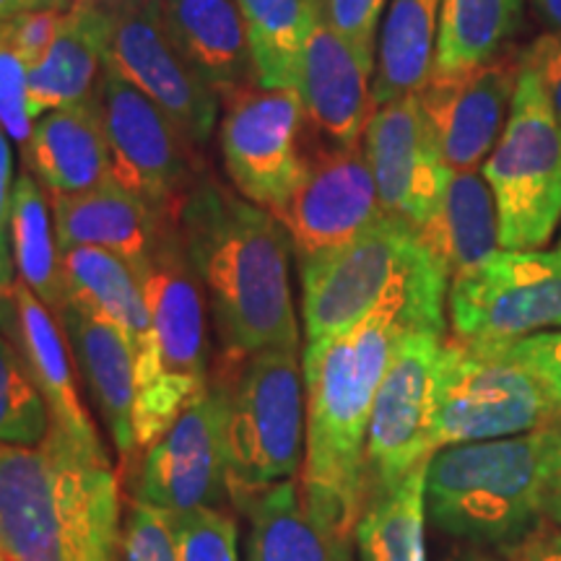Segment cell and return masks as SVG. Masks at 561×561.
<instances>
[{
  "label": "cell",
  "instance_id": "24",
  "mask_svg": "<svg viewBox=\"0 0 561 561\" xmlns=\"http://www.w3.org/2000/svg\"><path fill=\"white\" fill-rule=\"evenodd\" d=\"M110 30V9L73 0L50 50L30 68L32 121L94 100L96 79L107 68Z\"/></svg>",
  "mask_w": 561,
  "mask_h": 561
},
{
  "label": "cell",
  "instance_id": "34",
  "mask_svg": "<svg viewBox=\"0 0 561 561\" xmlns=\"http://www.w3.org/2000/svg\"><path fill=\"white\" fill-rule=\"evenodd\" d=\"M45 398L13 343L0 333V445L34 447L50 432Z\"/></svg>",
  "mask_w": 561,
  "mask_h": 561
},
{
  "label": "cell",
  "instance_id": "13",
  "mask_svg": "<svg viewBox=\"0 0 561 561\" xmlns=\"http://www.w3.org/2000/svg\"><path fill=\"white\" fill-rule=\"evenodd\" d=\"M445 335L405 333L377 388L367 430V500L398 486L434 455V385Z\"/></svg>",
  "mask_w": 561,
  "mask_h": 561
},
{
  "label": "cell",
  "instance_id": "18",
  "mask_svg": "<svg viewBox=\"0 0 561 561\" xmlns=\"http://www.w3.org/2000/svg\"><path fill=\"white\" fill-rule=\"evenodd\" d=\"M364 153L385 214L424 227L439 206L450 170L439 157L419 94L375 110L364 130Z\"/></svg>",
  "mask_w": 561,
  "mask_h": 561
},
{
  "label": "cell",
  "instance_id": "42",
  "mask_svg": "<svg viewBox=\"0 0 561 561\" xmlns=\"http://www.w3.org/2000/svg\"><path fill=\"white\" fill-rule=\"evenodd\" d=\"M520 66L533 70L536 79L541 81L551 110L557 112L561 123V34H549V37L533 42L520 55Z\"/></svg>",
  "mask_w": 561,
  "mask_h": 561
},
{
  "label": "cell",
  "instance_id": "16",
  "mask_svg": "<svg viewBox=\"0 0 561 561\" xmlns=\"http://www.w3.org/2000/svg\"><path fill=\"white\" fill-rule=\"evenodd\" d=\"M286 229L297 263H307L367 231L385 214L364 146L320 149L289 201L271 210Z\"/></svg>",
  "mask_w": 561,
  "mask_h": 561
},
{
  "label": "cell",
  "instance_id": "29",
  "mask_svg": "<svg viewBox=\"0 0 561 561\" xmlns=\"http://www.w3.org/2000/svg\"><path fill=\"white\" fill-rule=\"evenodd\" d=\"M439 13L442 0H390L371 81L375 107L419 94L430 83L437 66Z\"/></svg>",
  "mask_w": 561,
  "mask_h": 561
},
{
  "label": "cell",
  "instance_id": "43",
  "mask_svg": "<svg viewBox=\"0 0 561 561\" xmlns=\"http://www.w3.org/2000/svg\"><path fill=\"white\" fill-rule=\"evenodd\" d=\"M543 515L546 523L557 525V530H561V419L553 421V439L549 462H546Z\"/></svg>",
  "mask_w": 561,
  "mask_h": 561
},
{
  "label": "cell",
  "instance_id": "1",
  "mask_svg": "<svg viewBox=\"0 0 561 561\" xmlns=\"http://www.w3.org/2000/svg\"><path fill=\"white\" fill-rule=\"evenodd\" d=\"M445 312L392 299L346 333L307 341V447L299 479L312 507L346 536H354L367 504V430L377 388L403 335H445Z\"/></svg>",
  "mask_w": 561,
  "mask_h": 561
},
{
  "label": "cell",
  "instance_id": "33",
  "mask_svg": "<svg viewBox=\"0 0 561 561\" xmlns=\"http://www.w3.org/2000/svg\"><path fill=\"white\" fill-rule=\"evenodd\" d=\"M523 21V0H442L434 73L494 60Z\"/></svg>",
  "mask_w": 561,
  "mask_h": 561
},
{
  "label": "cell",
  "instance_id": "32",
  "mask_svg": "<svg viewBox=\"0 0 561 561\" xmlns=\"http://www.w3.org/2000/svg\"><path fill=\"white\" fill-rule=\"evenodd\" d=\"M426 466L364 504L354 528L362 561H426Z\"/></svg>",
  "mask_w": 561,
  "mask_h": 561
},
{
  "label": "cell",
  "instance_id": "39",
  "mask_svg": "<svg viewBox=\"0 0 561 561\" xmlns=\"http://www.w3.org/2000/svg\"><path fill=\"white\" fill-rule=\"evenodd\" d=\"M320 3L325 24L364 50H375L377 24L388 0H320Z\"/></svg>",
  "mask_w": 561,
  "mask_h": 561
},
{
  "label": "cell",
  "instance_id": "6",
  "mask_svg": "<svg viewBox=\"0 0 561 561\" xmlns=\"http://www.w3.org/2000/svg\"><path fill=\"white\" fill-rule=\"evenodd\" d=\"M138 273L149 301L151 339L136 359V462L138 453L210 388L206 301L182 248L178 216H167L161 224L157 248Z\"/></svg>",
  "mask_w": 561,
  "mask_h": 561
},
{
  "label": "cell",
  "instance_id": "5",
  "mask_svg": "<svg viewBox=\"0 0 561 561\" xmlns=\"http://www.w3.org/2000/svg\"><path fill=\"white\" fill-rule=\"evenodd\" d=\"M210 382L224 398L229 502L242 512L257 494L297 479L307 447V385L299 346L224 356Z\"/></svg>",
  "mask_w": 561,
  "mask_h": 561
},
{
  "label": "cell",
  "instance_id": "10",
  "mask_svg": "<svg viewBox=\"0 0 561 561\" xmlns=\"http://www.w3.org/2000/svg\"><path fill=\"white\" fill-rule=\"evenodd\" d=\"M453 335L510 343L561 328V250H500L447 289Z\"/></svg>",
  "mask_w": 561,
  "mask_h": 561
},
{
  "label": "cell",
  "instance_id": "7",
  "mask_svg": "<svg viewBox=\"0 0 561 561\" xmlns=\"http://www.w3.org/2000/svg\"><path fill=\"white\" fill-rule=\"evenodd\" d=\"M299 278L307 341L346 333L392 299L447 310L450 289L419 229L388 214L343 248L301 263Z\"/></svg>",
  "mask_w": 561,
  "mask_h": 561
},
{
  "label": "cell",
  "instance_id": "21",
  "mask_svg": "<svg viewBox=\"0 0 561 561\" xmlns=\"http://www.w3.org/2000/svg\"><path fill=\"white\" fill-rule=\"evenodd\" d=\"M58 320L91 392V401L100 409L104 426L121 453L123 473H128L136 466V434H133L138 396L136 351L128 335L100 314L66 305L58 312Z\"/></svg>",
  "mask_w": 561,
  "mask_h": 561
},
{
  "label": "cell",
  "instance_id": "30",
  "mask_svg": "<svg viewBox=\"0 0 561 561\" xmlns=\"http://www.w3.org/2000/svg\"><path fill=\"white\" fill-rule=\"evenodd\" d=\"M248 30L255 83L297 89L301 53L322 21L320 0H237Z\"/></svg>",
  "mask_w": 561,
  "mask_h": 561
},
{
  "label": "cell",
  "instance_id": "23",
  "mask_svg": "<svg viewBox=\"0 0 561 561\" xmlns=\"http://www.w3.org/2000/svg\"><path fill=\"white\" fill-rule=\"evenodd\" d=\"M53 216L60 250L102 248L136 268L151 257L167 219L115 180L79 195H53Z\"/></svg>",
  "mask_w": 561,
  "mask_h": 561
},
{
  "label": "cell",
  "instance_id": "36",
  "mask_svg": "<svg viewBox=\"0 0 561 561\" xmlns=\"http://www.w3.org/2000/svg\"><path fill=\"white\" fill-rule=\"evenodd\" d=\"M0 125L21 153H26L34 130L30 112V66L11 45L3 26H0Z\"/></svg>",
  "mask_w": 561,
  "mask_h": 561
},
{
  "label": "cell",
  "instance_id": "44",
  "mask_svg": "<svg viewBox=\"0 0 561 561\" xmlns=\"http://www.w3.org/2000/svg\"><path fill=\"white\" fill-rule=\"evenodd\" d=\"M73 0H0V26L9 24L11 19L21 16V13L42 11V9H58L68 11Z\"/></svg>",
  "mask_w": 561,
  "mask_h": 561
},
{
  "label": "cell",
  "instance_id": "28",
  "mask_svg": "<svg viewBox=\"0 0 561 561\" xmlns=\"http://www.w3.org/2000/svg\"><path fill=\"white\" fill-rule=\"evenodd\" d=\"M60 265L68 305L115 322L138 359L151 339V312L136 265L102 248L60 250Z\"/></svg>",
  "mask_w": 561,
  "mask_h": 561
},
{
  "label": "cell",
  "instance_id": "40",
  "mask_svg": "<svg viewBox=\"0 0 561 561\" xmlns=\"http://www.w3.org/2000/svg\"><path fill=\"white\" fill-rule=\"evenodd\" d=\"M68 11L58 9H42L21 13V16L11 19L9 24H3L5 34H9L11 45L16 47V53L26 60V66H34L42 55L50 50V45L58 37L62 24H66Z\"/></svg>",
  "mask_w": 561,
  "mask_h": 561
},
{
  "label": "cell",
  "instance_id": "50",
  "mask_svg": "<svg viewBox=\"0 0 561 561\" xmlns=\"http://www.w3.org/2000/svg\"><path fill=\"white\" fill-rule=\"evenodd\" d=\"M559 250H561V240H559Z\"/></svg>",
  "mask_w": 561,
  "mask_h": 561
},
{
  "label": "cell",
  "instance_id": "8",
  "mask_svg": "<svg viewBox=\"0 0 561 561\" xmlns=\"http://www.w3.org/2000/svg\"><path fill=\"white\" fill-rule=\"evenodd\" d=\"M561 419L541 382L502 343L445 339L434 385L432 447L528 434Z\"/></svg>",
  "mask_w": 561,
  "mask_h": 561
},
{
  "label": "cell",
  "instance_id": "14",
  "mask_svg": "<svg viewBox=\"0 0 561 561\" xmlns=\"http://www.w3.org/2000/svg\"><path fill=\"white\" fill-rule=\"evenodd\" d=\"M110 21L107 66L157 102L193 146L206 144L219 117V94L172 39L159 0L112 5Z\"/></svg>",
  "mask_w": 561,
  "mask_h": 561
},
{
  "label": "cell",
  "instance_id": "41",
  "mask_svg": "<svg viewBox=\"0 0 561 561\" xmlns=\"http://www.w3.org/2000/svg\"><path fill=\"white\" fill-rule=\"evenodd\" d=\"M13 153L11 138L5 136L3 125H0V318H3L13 284H16V265L11 255L9 240V221H11V198H13Z\"/></svg>",
  "mask_w": 561,
  "mask_h": 561
},
{
  "label": "cell",
  "instance_id": "27",
  "mask_svg": "<svg viewBox=\"0 0 561 561\" xmlns=\"http://www.w3.org/2000/svg\"><path fill=\"white\" fill-rule=\"evenodd\" d=\"M419 237L450 280L500 252V210L483 172L450 170L439 206Z\"/></svg>",
  "mask_w": 561,
  "mask_h": 561
},
{
  "label": "cell",
  "instance_id": "22",
  "mask_svg": "<svg viewBox=\"0 0 561 561\" xmlns=\"http://www.w3.org/2000/svg\"><path fill=\"white\" fill-rule=\"evenodd\" d=\"M244 561H354L351 538L312 507L301 479L280 481L242 510Z\"/></svg>",
  "mask_w": 561,
  "mask_h": 561
},
{
  "label": "cell",
  "instance_id": "9",
  "mask_svg": "<svg viewBox=\"0 0 561 561\" xmlns=\"http://www.w3.org/2000/svg\"><path fill=\"white\" fill-rule=\"evenodd\" d=\"M483 178L500 210L502 250H543L561 221V123L528 68Z\"/></svg>",
  "mask_w": 561,
  "mask_h": 561
},
{
  "label": "cell",
  "instance_id": "49",
  "mask_svg": "<svg viewBox=\"0 0 561 561\" xmlns=\"http://www.w3.org/2000/svg\"><path fill=\"white\" fill-rule=\"evenodd\" d=\"M0 561H9V559H5V553H3V549H0Z\"/></svg>",
  "mask_w": 561,
  "mask_h": 561
},
{
  "label": "cell",
  "instance_id": "47",
  "mask_svg": "<svg viewBox=\"0 0 561 561\" xmlns=\"http://www.w3.org/2000/svg\"><path fill=\"white\" fill-rule=\"evenodd\" d=\"M520 553H500V551H486V549H468V551H460L458 557H453L450 561H523Z\"/></svg>",
  "mask_w": 561,
  "mask_h": 561
},
{
  "label": "cell",
  "instance_id": "26",
  "mask_svg": "<svg viewBox=\"0 0 561 561\" xmlns=\"http://www.w3.org/2000/svg\"><path fill=\"white\" fill-rule=\"evenodd\" d=\"M159 11L172 39L216 94L231 96L255 79L237 0H159Z\"/></svg>",
  "mask_w": 561,
  "mask_h": 561
},
{
  "label": "cell",
  "instance_id": "17",
  "mask_svg": "<svg viewBox=\"0 0 561 561\" xmlns=\"http://www.w3.org/2000/svg\"><path fill=\"white\" fill-rule=\"evenodd\" d=\"M520 70V55H507L458 73H432L419 91L447 170H479L489 159L507 125Z\"/></svg>",
  "mask_w": 561,
  "mask_h": 561
},
{
  "label": "cell",
  "instance_id": "48",
  "mask_svg": "<svg viewBox=\"0 0 561 561\" xmlns=\"http://www.w3.org/2000/svg\"><path fill=\"white\" fill-rule=\"evenodd\" d=\"M79 3H94V5H104V9H112V5H121L125 0H79Z\"/></svg>",
  "mask_w": 561,
  "mask_h": 561
},
{
  "label": "cell",
  "instance_id": "12",
  "mask_svg": "<svg viewBox=\"0 0 561 561\" xmlns=\"http://www.w3.org/2000/svg\"><path fill=\"white\" fill-rule=\"evenodd\" d=\"M301 128L305 107L297 89L248 83L227 96L219 136L224 167L250 203L273 210L297 191L307 170Z\"/></svg>",
  "mask_w": 561,
  "mask_h": 561
},
{
  "label": "cell",
  "instance_id": "11",
  "mask_svg": "<svg viewBox=\"0 0 561 561\" xmlns=\"http://www.w3.org/2000/svg\"><path fill=\"white\" fill-rule=\"evenodd\" d=\"M94 102L107 136L112 180L157 214L178 216L191 193V140L157 102L112 66L104 68Z\"/></svg>",
  "mask_w": 561,
  "mask_h": 561
},
{
  "label": "cell",
  "instance_id": "3",
  "mask_svg": "<svg viewBox=\"0 0 561 561\" xmlns=\"http://www.w3.org/2000/svg\"><path fill=\"white\" fill-rule=\"evenodd\" d=\"M121 476L58 426L34 447L0 445V549L9 561H115Z\"/></svg>",
  "mask_w": 561,
  "mask_h": 561
},
{
  "label": "cell",
  "instance_id": "20",
  "mask_svg": "<svg viewBox=\"0 0 561 561\" xmlns=\"http://www.w3.org/2000/svg\"><path fill=\"white\" fill-rule=\"evenodd\" d=\"M0 333L16 346L19 356L24 359L34 385L45 398L53 426L66 432L89 453L107 455L76 388L70 346L58 314H53L50 307L19 278L11 289L9 307L0 318Z\"/></svg>",
  "mask_w": 561,
  "mask_h": 561
},
{
  "label": "cell",
  "instance_id": "35",
  "mask_svg": "<svg viewBox=\"0 0 561 561\" xmlns=\"http://www.w3.org/2000/svg\"><path fill=\"white\" fill-rule=\"evenodd\" d=\"M170 525L178 561H240V528L227 507L182 512Z\"/></svg>",
  "mask_w": 561,
  "mask_h": 561
},
{
  "label": "cell",
  "instance_id": "4",
  "mask_svg": "<svg viewBox=\"0 0 561 561\" xmlns=\"http://www.w3.org/2000/svg\"><path fill=\"white\" fill-rule=\"evenodd\" d=\"M553 421L517 437L442 447L426 466V517L476 549L520 553L538 538Z\"/></svg>",
  "mask_w": 561,
  "mask_h": 561
},
{
  "label": "cell",
  "instance_id": "45",
  "mask_svg": "<svg viewBox=\"0 0 561 561\" xmlns=\"http://www.w3.org/2000/svg\"><path fill=\"white\" fill-rule=\"evenodd\" d=\"M523 561H561V530H553L549 536H538L520 553Z\"/></svg>",
  "mask_w": 561,
  "mask_h": 561
},
{
  "label": "cell",
  "instance_id": "46",
  "mask_svg": "<svg viewBox=\"0 0 561 561\" xmlns=\"http://www.w3.org/2000/svg\"><path fill=\"white\" fill-rule=\"evenodd\" d=\"M533 9L553 34H561V0H533Z\"/></svg>",
  "mask_w": 561,
  "mask_h": 561
},
{
  "label": "cell",
  "instance_id": "37",
  "mask_svg": "<svg viewBox=\"0 0 561 561\" xmlns=\"http://www.w3.org/2000/svg\"><path fill=\"white\" fill-rule=\"evenodd\" d=\"M115 561H178L170 517L130 500L123 517Z\"/></svg>",
  "mask_w": 561,
  "mask_h": 561
},
{
  "label": "cell",
  "instance_id": "25",
  "mask_svg": "<svg viewBox=\"0 0 561 561\" xmlns=\"http://www.w3.org/2000/svg\"><path fill=\"white\" fill-rule=\"evenodd\" d=\"M24 157L50 195H79L110 182V146L96 102L42 115Z\"/></svg>",
  "mask_w": 561,
  "mask_h": 561
},
{
  "label": "cell",
  "instance_id": "2",
  "mask_svg": "<svg viewBox=\"0 0 561 561\" xmlns=\"http://www.w3.org/2000/svg\"><path fill=\"white\" fill-rule=\"evenodd\" d=\"M182 248L206 291L224 356L299 346L291 242L268 208L198 182L178 214Z\"/></svg>",
  "mask_w": 561,
  "mask_h": 561
},
{
  "label": "cell",
  "instance_id": "19",
  "mask_svg": "<svg viewBox=\"0 0 561 561\" xmlns=\"http://www.w3.org/2000/svg\"><path fill=\"white\" fill-rule=\"evenodd\" d=\"M375 50H364L325 24L314 26L301 53L297 91L305 123L328 149L356 146L375 115L371 100Z\"/></svg>",
  "mask_w": 561,
  "mask_h": 561
},
{
  "label": "cell",
  "instance_id": "31",
  "mask_svg": "<svg viewBox=\"0 0 561 561\" xmlns=\"http://www.w3.org/2000/svg\"><path fill=\"white\" fill-rule=\"evenodd\" d=\"M9 240L16 278L30 286L58 314L68 305L66 284H62L60 244L58 234H55L45 185L32 172H21L16 185H13Z\"/></svg>",
  "mask_w": 561,
  "mask_h": 561
},
{
  "label": "cell",
  "instance_id": "38",
  "mask_svg": "<svg viewBox=\"0 0 561 561\" xmlns=\"http://www.w3.org/2000/svg\"><path fill=\"white\" fill-rule=\"evenodd\" d=\"M502 346L512 359L523 364L541 382L551 405L561 416V328L502 343Z\"/></svg>",
  "mask_w": 561,
  "mask_h": 561
},
{
  "label": "cell",
  "instance_id": "15",
  "mask_svg": "<svg viewBox=\"0 0 561 561\" xmlns=\"http://www.w3.org/2000/svg\"><path fill=\"white\" fill-rule=\"evenodd\" d=\"M128 476L133 500L170 517L231 504L221 390L210 382L206 396L138 455Z\"/></svg>",
  "mask_w": 561,
  "mask_h": 561
}]
</instances>
